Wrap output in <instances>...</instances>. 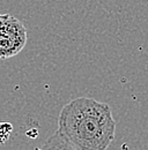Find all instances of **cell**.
<instances>
[{"label": "cell", "instance_id": "3", "mask_svg": "<svg viewBox=\"0 0 148 150\" xmlns=\"http://www.w3.org/2000/svg\"><path fill=\"white\" fill-rule=\"evenodd\" d=\"M35 150H78L74 146L71 144L58 131L52 134L41 148H36Z\"/></svg>", "mask_w": 148, "mask_h": 150}, {"label": "cell", "instance_id": "2", "mask_svg": "<svg viewBox=\"0 0 148 150\" xmlns=\"http://www.w3.org/2000/svg\"><path fill=\"white\" fill-rule=\"evenodd\" d=\"M24 24L11 14H0V59L18 56L27 44Z\"/></svg>", "mask_w": 148, "mask_h": 150}, {"label": "cell", "instance_id": "4", "mask_svg": "<svg viewBox=\"0 0 148 150\" xmlns=\"http://www.w3.org/2000/svg\"><path fill=\"white\" fill-rule=\"evenodd\" d=\"M13 132V125L7 121H0V144H5Z\"/></svg>", "mask_w": 148, "mask_h": 150}, {"label": "cell", "instance_id": "1", "mask_svg": "<svg viewBox=\"0 0 148 150\" xmlns=\"http://www.w3.org/2000/svg\"><path fill=\"white\" fill-rule=\"evenodd\" d=\"M57 131L78 150H105L115 140L116 121L107 103L79 97L60 110Z\"/></svg>", "mask_w": 148, "mask_h": 150}]
</instances>
